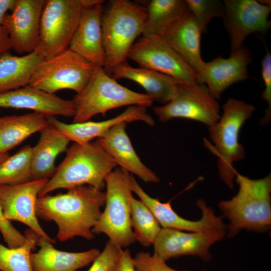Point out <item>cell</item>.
<instances>
[{"instance_id":"cell-1","label":"cell","mask_w":271,"mask_h":271,"mask_svg":"<svg viewBox=\"0 0 271 271\" xmlns=\"http://www.w3.org/2000/svg\"><path fill=\"white\" fill-rule=\"evenodd\" d=\"M106 193L91 186L68 189L66 193L39 197L38 217L53 221L58 227L57 238L64 242L76 236L91 240L92 232L105 202Z\"/></svg>"},{"instance_id":"cell-2","label":"cell","mask_w":271,"mask_h":271,"mask_svg":"<svg viewBox=\"0 0 271 271\" xmlns=\"http://www.w3.org/2000/svg\"><path fill=\"white\" fill-rule=\"evenodd\" d=\"M237 193L231 199L221 200L218 207L228 220L226 236H235L241 230L259 233L271 228V175L252 179L236 172Z\"/></svg>"},{"instance_id":"cell-3","label":"cell","mask_w":271,"mask_h":271,"mask_svg":"<svg viewBox=\"0 0 271 271\" xmlns=\"http://www.w3.org/2000/svg\"><path fill=\"white\" fill-rule=\"evenodd\" d=\"M39 193L41 197L60 189L88 185L102 190L105 179L116 166L110 156L95 142L73 144Z\"/></svg>"},{"instance_id":"cell-4","label":"cell","mask_w":271,"mask_h":271,"mask_svg":"<svg viewBox=\"0 0 271 271\" xmlns=\"http://www.w3.org/2000/svg\"><path fill=\"white\" fill-rule=\"evenodd\" d=\"M222 108L223 113L219 120L208 127L211 143H205L217 157L220 178L232 189L237 172L233 164L245 157L244 147L239 142V131L252 116L255 107L244 101L230 98Z\"/></svg>"},{"instance_id":"cell-5","label":"cell","mask_w":271,"mask_h":271,"mask_svg":"<svg viewBox=\"0 0 271 271\" xmlns=\"http://www.w3.org/2000/svg\"><path fill=\"white\" fill-rule=\"evenodd\" d=\"M147 18L142 8L123 0L114 1L103 16V69L108 75L110 76L115 68L127 61L134 41L143 33Z\"/></svg>"},{"instance_id":"cell-6","label":"cell","mask_w":271,"mask_h":271,"mask_svg":"<svg viewBox=\"0 0 271 271\" xmlns=\"http://www.w3.org/2000/svg\"><path fill=\"white\" fill-rule=\"evenodd\" d=\"M75 113L73 122H83L94 115L126 105L151 106L154 100L147 93L130 90L117 82L102 67H96L88 83L72 99Z\"/></svg>"},{"instance_id":"cell-7","label":"cell","mask_w":271,"mask_h":271,"mask_svg":"<svg viewBox=\"0 0 271 271\" xmlns=\"http://www.w3.org/2000/svg\"><path fill=\"white\" fill-rule=\"evenodd\" d=\"M106 186L105 208L92 229L94 234L104 233L120 248L135 241L130 222L132 198L131 175L117 168L105 179Z\"/></svg>"},{"instance_id":"cell-8","label":"cell","mask_w":271,"mask_h":271,"mask_svg":"<svg viewBox=\"0 0 271 271\" xmlns=\"http://www.w3.org/2000/svg\"><path fill=\"white\" fill-rule=\"evenodd\" d=\"M96 68L67 48L43 59L35 70L29 85L51 94L65 89L78 93L88 83Z\"/></svg>"},{"instance_id":"cell-9","label":"cell","mask_w":271,"mask_h":271,"mask_svg":"<svg viewBox=\"0 0 271 271\" xmlns=\"http://www.w3.org/2000/svg\"><path fill=\"white\" fill-rule=\"evenodd\" d=\"M84 8L82 0H46L36 51L46 59L68 48Z\"/></svg>"},{"instance_id":"cell-10","label":"cell","mask_w":271,"mask_h":271,"mask_svg":"<svg viewBox=\"0 0 271 271\" xmlns=\"http://www.w3.org/2000/svg\"><path fill=\"white\" fill-rule=\"evenodd\" d=\"M127 58L141 67L169 75L181 84H200L196 72L161 37L143 36L131 46Z\"/></svg>"},{"instance_id":"cell-11","label":"cell","mask_w":271,"mask_h":271,"mask_svg":"<svg viewBox=\"0 0 271 271\" xmlns=\"http://www.w3.org/2000/svg\"><path fill=\"white\" fill-rule=\"evenodd\" d=\"M159 119L166 122L184 118L203 123L208 127L220 117V106L204 84H179L168 103L153 108Z\"/></svg>"},{"instance_id":"cell-12","label":"cell","mask_w":271,"mask_h":271,"mask_svg":"<svg viewBox=\"0 0 271 271\" xmlns=\"http://www.w3.org/2000/svg\"><path fill=\"white\" fill-rule=\"evenodd\" d=\"M224 27L230 40L231 51L237 50L250 35H265L270 28L271 6L255 0H224Z\"/></svg>"},{"instance_id":"cell-13","label":"cell","mask_w":271,"mask_h":271,"mask_svg":"<svg viewBox=\"0 0 271 271\" xmlns=\"http://www.w3.org/2000/svg\"><path fill=\"white\" fill-rule=\"evenodd\" d=\"M48 180H32L20 184L0 185V204L7 219L23 223L38 236L53 244L55 239L41 227L36 211L39 193Z\"/></svg>"},{"instance_id":"cell-14","label":"cell","mask_w":271,"mask_h":271,"mask_svg":"<svg viewBox=\"0 0 271 271\" xmlns=\"http://www.w3.org/2000/svg\"><path fill=\"white\" fill-rule=\"evenodd\" d=\"M131 187L142 201L151 210L163 228H169L189 232H204L226 230L223 216L216 215L214 210L202 199L197 201V206L202 212L200 219L192 221L179 215L172 208L170 202L163 203L149 196L131 175Z\"/></svg>"},{"instance_id":"cell-15","label":"cell","mask_w":271,"mask_h":271,"mask_svg":"<svg viewBox=\"0 0 271 271\" xmlns=\"http://www.w3.org/2000/svg\"><path fill=\"white\" fill-rule=\"evenodd\" d=\"M226 233L225 230L186 232L162 228L153 244L154 253L166 261L186 255L198 257L208 261L212 258L210 247L223 239Z\"/></svg>"},{"instance_id":"cell-16","label":"cell","mask_w":271,"mask_h":271,"mask_svg":"<svg viewBox=\"0 0 271 271\" xmlns=\"http://www.w3.org/2000/svg\"><path fill=\"white\" fill-rule=\"evenodd\" d=\"M45 0H17L3 26L7 29L12 49L20 54L36 50L39 43L40 23Z\"/></svg>"},{"instance_id":"cell-17","label":"cell","mask_w":271,"mask_h":271,"mask_svg":"<svg viewBox=\"0 0 271 271\" xmlns=\"http://www.w3.org/2000/svg\"><path fill=\"white\" fill-rule=\"evenodd\" d=\"M252 60L251 51L247 46L243 45L231 51L228 58L219 56L205 62L202 83L206 84L213 98L219 99L227 88L248 78L247 66Z\"/></svg>"},{"instance_id":"cell-18","label":"cell","mask_w":271,"mask_h":271,"mask_svg":"<svg viewBox=\"0 0 271 271\" xmlns=\"http://www.w3.org/2000/svg\"><path fill=\"white\" fill-rule=\"evenodd\" d=\"M103 3L83 8L68 48L96 67H102L104 61L102 21Z\"/></svg>"},{"instance_id":"cell-19","label":"cell","mask_w":271,"mask_h":271,"mask_svg":"<svg viewBox=\"0 0 271 271\" xmlns=\"http://www.w3.org/2000/svg\"><path fill=\"white\" fill-rule=\"evenodd\" d=\"M126 122L116 124L100 137L95 143L112 159L120 168L131 172L147 183H158L156 174L141 161L125 131Z\"/></svg>"},{"instance_id":"cell-20","label":"cell","mask_w":271,"mask_h":271,"mask_svg":"<svg viewBox=\"0 0 271 271\" xmlns=\"http://www.w3.org/2000/svg\"><path fill=\"white\" fill-rule=\"evenodd\" d=\"M27 109L46 117L73 116L75 108L72 100H65L29 85L0 93V108Z\"/></svg>"},{"instance_id":"cell-21","label":"cell","mask_w":271,"mask_h":271,"mask_svg":"<svg viewBox=\"0 0 271 271\" xmlns=\"http://www.w3.org/2000/svg\"><path fill=\"white\" fill-rule=\"evenodd\" d=\"M48 122L64 134L70 141L84 144L98 138L111 127L121 122L126 123L142 121L150 126L155 121L146 111V107L131 105L116 116L101 121H87L83 122L67 123L55 116L47 117Z\"/></svg>"},{"instance_id":"cell-22","label":"cell","mask_w":271,"mask_h":271,"mask_svg":"<svg viewBox=\"0 0 271 271\" xmlns=\"http://www.w3.org/2000/svg\"><path fill=\"white\" fill-rule=\"evenodd\" d=\"M37 245L39 250L30 254L32 271H78L92 263L100 253L96 248L82 252L61 251L40 236Z\"/></svg>"},{"instance_id":"cell-23","label":"cell","mask_w":271,"mask_h":271,"mask_svg":"<svg viewBox=\"0 0 271 271\" xmlns=\"http://www.w3.org/2000/svg\"><path fill=\"white\" fill-rule=\"evenodd\" d=\"M202 32L190 13L161 37L194 69L202 83L205 63L201 57Z\"/></svg>"},{"instance_id":"cell-24","label":"cell","mask_w":271,"mask_h":271,"mask_svg":"<svg viewBox=\"0 0 271 271\" xmlns=\"http://www.w3.org/2000/svg\"><path fill=\"white\" fill-rule=\"evenodd\" d=\"M40 133L37 143L32 147V180L49 179L53 176L57 169L55 165L56 159L66 151L70 142L49 123Z\"/></svg>"},{"instance_id":"cell-25","label":"cell","mask_w":271,"mask_h":271,"mask_svg":"<svg viewBox=\"0 0 271 271\" xmlns=\"http://www.w3.org/2000/svg\"><path fill=\"white\" fill-rule=\"evenodd\" d=\"M110 76L115 80L125 78L134 81L144 88L154 101L164 104L170 101L181 84L169 75L146 68L133 67L127 61L115 68Z\"/></svg>"},{"instance_id":"cell-26","label":"cell","mask_w":271,"mask_h":271,"mask_svg":"<svg viewBox=\"0 0 271 271\" xmlns=\"http://www.w3.org/2000/svg\"><path fill=\"white\" fill-rule=\"evenodd\" d=\"M48 124L47 117L36 112L0 117V154L8 153Z\"/></svg>"},{"instance_id":"cell-27","label":"cell","mask_w":271,"mask_h":271,"mask_svg":"<svg viewBox=\"0 0 271 271\" xmlns=\"http://www.w3.org/2000/svg\"><path fill=\"white\" fill-rule=\"evenodd\" d=\"M143 36L161 37L189 13L185 0H152L146 12Z\"/></svg>"},{"instance_id":"cell-28","label":"cell","mask_w":271,"mask_h":271,"mask_svg":"<svg viewBox=\"0 0 271 271\" xmlns=\"http://www.w3.org/2000/svg\"><path fill=\"white\" fill-rule=\"evenodd\" d=\"M44 58L36 51L21 56L9 52L0 56V93L29 84L38 65Z\"/></svg>"},{"instance_id":"cell-29","label":"cell","mask_w":271,"mask_h":271,"mask_svg":"<svg viewBox=\"0 0 271 271\" xmlns=\"http://www.w3.org/2000/svg\"><path fill=\"white\" fill-rule=\"evenodd\" d=\"M130 222L135 240L144 246L154 244L161 225L148 207L134 197L131 203Z\"/></svg>"},{"instance_id":"cell-30","label":"cell","mask_w":271,"mask_h":271,"mask_svg":"<svg viewBox=\"0 0 271 271\" xmlns=\"http://www.w3.org/2000/svg\"><path fill=\"white\" fill-rule=\"evenodd\" d=\"M32 147L26 145L0 164V185H16L32 180Z\"/></svg>"},{"instance_id":"cell-31","label":"cell","mask_w":271,"mask_h":271,"mask_svg":"<svg viewBox=\"0 0 271 271\" xmlns=\"http://www.w3.org/2000/svg\"><path fill=\"white\" fill-rule=\"evenodd\" d=\"M25 235L27 241L20 247L10 248L0 243V270L32 271L30 254L37 245L39 236L30 228Z\"/></svg>"},{"instance_id":"cell-32","label":"cell","mask_w":271,"mask_h":271,"mask_svg":"<svg viewBox=\"0 0 271 271\" xmlns=\"http://www.w3.org/2000/svg\"><path fill=\"white\" fill-rule=\"evenodd\" d=\"M188 8L196 21L202 33L207 30L210 21L223 17L224 6L220 0H185Z\"/></svg>"},{"instance_id":"cell-33","label":"cell","mask_w":271,"mask_h":271,"mask_svg":"<svg viewBox=\"0 0 271 271\" xmlns=\"http://www.w3.org/2000/svg\"><path fill=\"white\" fill-rule=\"evenodd\" d=\"M132 261L136 271H189L170 267L155 253L151 255L148 252H139L132 257Z\"/></svg>"},{"instance_id":"cell-34","label":"cell","mask_w":271,"mask_h":271,"mask_svg":"<svg viewBox=\"0 0 271 271\" xmlns=\"http://www.w3.org/2000/svg\"><path fill=\"white\" fill-rule=\"evenodd\" d=\"M122 249L109 240L87 271H113Z\"/></svg>"},{"instance_id":"cell-35","label":"cell","mask_w":271,"mask_h":271,"mask_svg":"<svg viewBox=\"0 0 271 271\" xmlns=\"http://www.w3.org/2000/svg\"><path fill=\"white\" fill-rule=\"evenodd\" d=\"M261 63L262 77L264 84L261 97L267 102L268 105L260 123L265 125L269 123L271 116V54L268 50L261 60Z\"/></svg>"},{"instance_id":"cell-36","label":"cell","mask_w":271,"mask_h":271,"mask_svg":"<svg viewBox=\"0 0 271 271\" xmlns=\"http://www.w3.org/2000/svg\"><path fill=\"white\" fill-rule=\"evenodd\" d=\"M0 232L8 247L10 248L20 247L27 241L26 236L22 234L12 225L11 221L6 218L1 204Z\"/></svg>"},{"instance_id":"cell-37","label":"cell","mask_w":271,"mask_h":271,"mask_svg":"<svg viewBox=\"0 0 271 271\" xmlns=\"http://www.w3.org/2000/svg\"><path fill=\"white\" fill-rule=\"evenodd\" d=\"M113 271H136L128 249L121 250Z\"/></svg>"},{"instance_id":"cell-38","label":"cell","mask_w":271,"mask_h":271,"mask_svg":"<svg viewBox=\"0 0 271 271\" xmlns=\"http://www.w3.org/2000/svg\"><path fill=\"white\" fill-rule=\"evenodd\" d=\"M12 49L10 37L4 26H0V56Z\"/></svg>"},{"instance_id":"cell-39","label":"cell","mask_w":271,"mask_h":271,"mask_svg":"<svg viewBox=\"0 0 271 271\" xmlns=\"http://www.w3.org/2000/svg\"><path fill=\"white\" fill-rule=\"evenodd\" d=\"M17 0H0V26H3L8 11L11 12L14 9Z\"/></svg>"},{"instance_id":"cell-40","label":"cell","mask_w":271,"mask_h":271,"mask_svg":"<svg viewBox=\"0 0 271 271\" xmlns=\"http://www.w3.org/2000/svg\"><path fill=\"white\" fill-rule=\"evenodd\" d=\"M10 156L9 153H6L0 154V164Z\"/></svg>"},{"instance_id":"cell-41","label":"cell","mask_w":271,"mask_h":271,"mask_svg":"<svg viewBox=\"0 0 271 271\" xmlns=\"http://www.w3.org/2000/svg\"><path fill=\"white\" fill-rule=\"evenodd\" d=\"M203 271H208V270L205 269V270H203Z\"/></svg>"},{"instance_id":"cell-42","label":"cell","mask_w":271,"mask_h":271,"mask_svg":"<svg viewBox=\"0 0 271 271\" xmlns=\"http://www.w3.org/2000/svg\"><path fill=\"white\" fill-rule=\"evenodd\" d=\"M0 112H1V109H0Z\"/></svg>"}]
</instances>
